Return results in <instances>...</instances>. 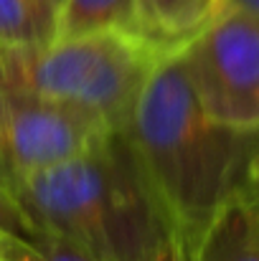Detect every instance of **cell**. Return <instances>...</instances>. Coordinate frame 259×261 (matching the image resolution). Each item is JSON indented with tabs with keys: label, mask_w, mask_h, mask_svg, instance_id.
Returning <instances> with one entry per match:
<instances>
[{
	"label": "cell",
	"mask_w": 259,
	"mask_h": 261,
	"mask_svg": "<svg viewBox=\"0 0 259 261\" xmlns=\"http://www.w3.org/2000/svg\"><path fill=\"white\" fill-rule=\"evenodd\" d=\"M122 132L185 261L221 208L242 195L259 152V129L211 119L193 94L178 51H168L150 69Z\"/></svg>",
	"instance_id": "obj_1"
},
{
	"label": "cell",
	"mask_w": 259,
	"mask_h": 261,
	"mask_svg": "<svg viewBox=\"0 0 259 261\" xmlns=\"http://www.w3.org/2000/svg\"><path fill=\"white\" fill-rule=\"evenodd\" d=\"M10 203L26 233H56L102 261H180L163 208L122 129L26 177Z\"/></svg>",
	"instance_id": "obj_2"
},
{
	"label": "cell",
	"mask_w": 259,
	"mask_h": 261,
	"mask_svg": "<svg viewBox=\"0 0 259 261\" xmlns=\"http://www.w3.org/2000/svg\"><path fill=\"white\" fill-rule=\"evenodd\" d=\"M168 54L127 31L54 38L46 46H0V82L84 109L122 129L155 61Z\"/></svg>",
	"instance_id": "obj_3"
},
{
	"label": "cell",
	"mask_w": 259,
	"mask_h": 261,
	"mask_svg": "<svg viewBox=\"0 0 259 261\" xmlns=\"http://www.w3.org/2000/svg\"><path fill=\"white\" fill-rule=\"evenodd\" d=\"M175 51L211 119L259 129V13L219 8Z\"/></svg>",
	"instance_id": "obj_4"
},
{
	"label": "cell",
	"mask_w": 259,
	"mask_h": 261,
	"mask_svg": "<svg viewBox=\"0 0 259 261\" xmlns=\"http://www.w3.org/2000/svg\"><path fill=\"white\" fill-rule=\"evenodd\" d=\"M109 129L84 109L0 82V195L10 200L26 177L84 150Z\"/></svg>",
	"instance_id": "obj_5"
},
{
	"label": "cell",
	"mask_w": 259,
	"mask_h": 261,
	"mask_svg": "<svg viewBox=\"0 0 259 261\" xmlns=\"http://www.w3.org/2000/svg\"><path fill=\"white\" fill-rule=\"evenodd\" d=\"M185 261H259L257 228L242 195L221 208Z\"/></svg>",
	"instance_id": "obj_6"
},
{
	"label": "cell",
	"mask_w": 259,
	"mask_h": 261,
	"mask_svg": "<svg viewBox=\"0 0 259 261\" xmlns=\"http://www.w3.org/2000/svg\"><path fill=\"white\" fill-rule=\"evenodd\" d=\"M221 8V0H137L140 28L163 51H175Z\"/></svg>",
	"instance_id": "obj_7"
},
{
	"label": "cell",
	"mask_w": 259,
	"mask_h": 261,
	"mask_svg": "<svg viewBox=\"0 0 259 261\" xmlns=\"http://www.w3.org/2000/svg\"><path fill=\"white\" fill-rule=\"evenodd\" d=\"M99 31L143 33L137 0H64L56 18V38H74Z\"/></svg>",
	"instance_id": "obj_8"
},
{
	"label": "cell",
	"mask_w": 259,
	"mask_h": 261,
	"mask_svg": "<svg viewBox=\"0 0 259 261\" xmlns=\"http://www.w3.org/2000/svg\"><path fill=\"white\" fill-rule=\"evenodd\" d=\"M56 38V15L41 0H0V46H46Z\"/></svg>",
	"instance_id": "obj_9"
},
{
	"label": "cell",
	"mask_w": 259,
	"mask_h": 261,
	"mask_svg": "<svg viewBox=\"0 0 259 261\" xmlns=\"http://www.w3.org/2000/svg\"><path fill=\"white\" fill-rule=\"evenodd\" d=\"M28 239L36 246V261H102L56 233L33 231V233H28Z\"/></svg>",
	"instance_id": "obj_10"
},
{
	"label": "cell",
	"mask_w": 259,
	"mask_h": 261,
	"mask_svg": "<svg viewBox=\"0 0 259 261\" xmlns=\"http://www.w3.org/2000/svg\"><path fill=\"white\" fill-rule=\"evenodd\" d=\"M0 261H36V246L28 233L0 228Z\"/></svg>",
	"instance_id": "obj_11"
},
{
	"label": "cell",
	"mask_w": 259,
	"mask_h": 261,
	"mask_svg": "<svg viewBox=\"0 0 259 261\" xmlns=\"http://www.w3.org/2000/svg\"><path fill=\"white\" fill-rule=\"evenodd\" d=\"M242 198L249 208V216L254 221V228H257V239H259V152L252 160V168L247 175V182H244V190H242Z\"/></svg>",
	"instance_id": "obj_12"
},
{
	"label": "cell",
	"mask_w": 259,
	"mask_h": 261,
	"mask_svg": "<svg viewBox=\"0 0 259 261\" xmlns=\"http://www.w3.org/2000/svg\"><path fill=\"white\" fill-rule=\"evenodd\" d=\"M0 228H10V231H20V233H26V226H23L20 213H18V211L13 208V203L5 200L3 195H0Z\"/></svg>",
	"instance_id": "obj_13"
},
{
	"label": "cell",
	"mask_w": 259,
	"mask_h": 261,
	"mask_svg": "<svg viewBox=\"0 0 259 261\" xmlns=\"http://www.w3.org/2000/svg\"><path fill=\"white\" fill-rule=\"evenodd\" d=\"M221 8H237V10L259 13V0H221Z\"/></svg>",
	"instance_id": "obj_14"
},
{
	"label": "cell",
	"mask_w": 259,
	"mask_h": 261,
	"mask_svg": "<svg viewBox=\"0 0 259 261\" xmlns=\"http://www.w3.org/2000/svg\"><path fill=\"white\" fill-rule=\"evenodd\" d=\"M61 3H64V0H41V5H43V8H46V10H49L51 15H56V18H59Z\"/></svg>",
	"instance_id": "obj_15"
}]
</instances>
